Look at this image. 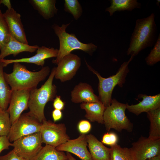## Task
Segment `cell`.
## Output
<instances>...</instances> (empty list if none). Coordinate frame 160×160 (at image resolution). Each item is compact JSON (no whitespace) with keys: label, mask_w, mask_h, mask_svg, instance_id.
Returning <instances> with one entry per match:
<instances>
[{"label":"cell","mask_w":160,"mask_h":160,"mask_svg":"<svg viewBox=\"0 0 160 160\" xmlns=\"http://www.w3.org/2000/svg\"><path fill=\"white\" fill-rule=\"evenodd\" d=\"M110 148V160H134L129 148L122 147L117 144Z\"/></svg>","instance_id":"obj_26"},{"label":"cell","mask_w":160,"mask_h":160,"mask_svg":"<svg viewBox=\"0 0 160 160\" xmlns=\"http://www.w3.org/2000/svg\"><path fill=\"white\" fill-rule=\"evenodd\" d=\"M87 145L86 135L81 134L77 138L69 139L55 148L58 151L72 153L81 160H93L87 148Z\"/></svg>","instance_id":"obj_13"},{"label":"cell","mask_w":160,"mask_h":160,"mask_svg":"<svg viewBox=\"0 0 160 160\" xmlns=\"http://www.w3.org/2000/svg\"><path fill=\"white\" fill-rule=\"evenodd\" d=\"M13 63L11 73L4 72L5 79L12 90H31L36 88L39 83L44 80L50 71L48 66L44 67L38 71L33 72L20 63Z\"/></svg>","instance_id":"obj_2"},{"label":"cell","mask_w":160,"mask_h":160,"mask_svg":"<svg viewBox=\"0 0 160 160\" xmlns=\"http://www.w3.org/2000/svg\"><path fill=\"white\" fill-rule=\"evenodd\" d=\"M36 51V54L31 57L15 59H4L0 60V62L2 63L4 67H6L10 64L17 62L33 63L43 67L44 64L45 60L46 59L57 57L58 49L42 46L39 47Z\"/></svg>","instance_id":"obj_14"},{"label":"cell","mask_w":160,"mask_h":160,"mask_svg":"<svg viewBox=\"0 0 160 160\" xmlns=\"http://www.w3.org/2000/svg\"><path fill=\"white\" fill-rule=\"evenodd\" d=\"M147 64L152 66L160 61V35L159 34L156 42L150 53L145 58Z\"/></svg>","instance_id":"obj_29"},{"label":"cell","mask_w":160,"mask_h":160,"mask_svg":"<svg viewBox=\"0 0 160 160\" xmlns=\"http://www.w3.org/2000/svg\"><path fill=\"white\" fill-rule=\"evenodd\" d=\"M1 4L6 6L7 9H10L12 8L10 1L9 0H0V5Z\"/></svg>","instance_id":"obj_37"},{"label":"cell","mask_w":160,"mask_h":160,"mask_svg":"<svg viewBox=\"0 0 160 160\" xmlns=\"http://www.w3.org/2000/svg\"><path fill=\"white\" fill-rule=\"evenodd\" d=\"M70 23L63 24L61 26L54 24L52 26L56 35L58 38L60 47L56 58L52 61V63L57 64L65 55L75 50H80L92 55L97 47L92 43L85 44L79 41L75 34L67 33L66 30Z\"/></svg>","instance_id":"obj_5"},{"label":"cell","mask_w":160,"mask_h":160,"mask_svg":"<svg viewBox=\"0 0 160 160\" xmlns=\"http://www.w3.org/2000/svg\"><path fill=\"white\" fill-rule=\"evenodd\" d=\"M0 160H28L17 155L13 150L7 154L0 156Z\"/></svg>","instance_id":"obj_33"},{"label":"cell","mask_w":160,"mask_h":160,"mask_svg":"<svg viewBox=\"0 0 160 160\" xmlns=\"http://www.w3.org/2000/svg\"><path fill=\"white\" fill-rule=\"evenodd\" d=\"M41 123L29 112L22 114L12 124L7 137L10 142L19 138L40 132Z\"/></svg>","instance_id":"obj_7"},{"label":"cell","mask_w":160,"mask_h":160,"mask_svg":"<svg viewBox=\"0 0 160 160\" xmlns=\"http://www.w3.org/2000/svg\"><path fill=\"white\" fill-rule=\"evenodd\" d=\"M39 47L37 45H30L20 42L10 35L8 42L0 51V60L4 59L5 57L11 55L16 56L23 52H34L36 51Z\"/></svg>","instance_id":"obj_18"},{"label":"cell","mask_w":160,"mask_h":160,"mask_svg":"<svg viewBox=\"0 0 160 160\" xmlns=\"http://www.w3.org/2000/svg\"><path fill=\"white\" fill-rule=\"evenodd\" d=\"M160 2V1L159 0H157V2L156 3V4L157 5V6H159V3Z\"/></svg>","instance_id":"obj_40"},{"label":"cell","mask_w":160,"mask_h":160,"mask_svg":"<svg viewBox=\"0 0 160 160\" xmlns=\"http://www.w3.org/2000/svg\"><path fill=\"white\" fill-rule=\"evenodd\" d=\"M12 143H10L7 136L0 137V153L4 150L9 149L10 146H12Z\"/></svg>","instance_id":"obj_34"},{"label":"cell","mask_w":160,"mask_h":160,"mask_svg":"<svg viewBox=\"0 0 160 160\" xmlns=\"http://www.w3.org/2000/svg\"><path fill=\"white\" fill-rule=\"evenodd\" d=\"M155 18V14L152 13L147 17L136 20L127 51L128 55L134 57L142 50L154 46L157 38Z\"/></svg>","instance_id":"obj_1"},{"label":"cell","mask_w":160,"mask_h":160,"mask_svg":"<svg viewBox=\"0 0 160 160\" xmlns=\"http://www.w3.org/2000/svg\"><path fill=\"white\" fill-rule=\"evenodd\" d=\"M118 137L116 134L113 132H107L103 136L101 142L111 146L117 144Z\"/></svg>","instance_id":"obj_31"},{"label":"cell","mask_w":160,"mask_h":160,"mask_svg":"<svg viewBox=\"0 0 160 160\" xmlns=\"http://www.w3.org/2000/svg\"><path fill=\"white\" fill-rule=\"evenodd\" d=\"M53 107L55 109L61 111L64 109L65 103L60 96H56L53 100Z\"/></svg>","instance_id":"obj_35"},{"label":"cell","mask_w":160,"mask_h":160,"mask_svg":"<svg viewBox=\"0 0 160 160\" xmlns=\"http://www.w3.org/2000/svg\"><path fill=\"white\" fill-rule=\"evenodd\" d=\"M89 153L93 160H110V148L105 147L92 134L86 135Z\"/></svg>","instance_id":"obj_19"},{"label":"cell","mask_w":160,"mask_h":160,"mask_svg":"<svg viewBox=\"0 0 160 160\" xmlns=\"http://www.w3.org/2000/svg\"><path fill=\"white\" fill-rule=\"evenodd\" d=\"M11 125L9 114L7 110L0 111V137L7 136Z\"/></svg>","instance_id":"obj_30"},{"label":"cell","mask_w":160,"mask_h":160,"mask_svg":"<svg viewBox=\"0 0 160 160\" xmlns=\"http://www.w3.org/2000/svg\"><path fill=\"white\" fill-rule=\"evenodd\" d=\"M42 142L46 145L56 148L70 139L66 133L64 124H55L44 120L41 123L40 131Z\"/></svg>","instance_id":"obj_8"},{"label":"cell","mask_w":160,"mask_h":160,"mask_svg":"<svg viewBox=\"0 0 160 160\" xmlns=\"http://www.w3.org/2000/svg\"><path fill=\"white\" fill-rule=\"evenodd\" d=\"M131 56L127 61L124 62L120 66L115 75L105 78L88 64L85 60L88 69L95 74L97 77L99 83L98 87L99 100L105 108L110 105L112 100V95L113 90L117 85L120 87H123L125 83L126 78L129 71L128 65L133 58Z\"/></svg>","instance_id":"obj_4"},{"label":"cell","mask_w":160,"mask_h":160,"mask_svg":"<svg viewBox=\"0 0 160 160\" xmlns=\"http://www.w3.org/2000/svg\"><path fill=\"white\" fill-rule=\"evenodd\" d=\"M31 160H68L66 154L55 148L45 145Z\"/></svg>","instance_id":"obj_22"},{"label":"cell","mask_w":160,"mask_h":160,"mask_svg":"<svg viewBox=\"0 0 160 160\" xmlns=\"http://www.w3.org/2000/svg\"><path fill=\"white\" fill-rule=\"evenodd\" d=\"M64 7L65 12L72 15L74 19L78 20L82 13V7L77 0H65Z\"/></svg>","instance_id":"obj_27"},{"label":"cell","mask_w":160,"mask_h":160,"mask_svg":"<svg viewBox=\"0 0 160 160\" xmlns=\"http://www.w3.org/2000/svg\"><path fill=\"white\" fill-rule=\"evenodd\" d=\"M146 113L150 123L148 137L153 140L160 139V108Z\"/></svg>","instance_id":"obj_25"},{"label":"cell","mask_w":160,"mask_h":160,"mask_svg":"<svg viewBox=\"0 0 160 160\" xmlns=\"http://www.w3.org/2000/svg\"><path fill=\"white\" fill-rule=\"evenodd\" d=\"M55 72V67H54L48 79L40 88L30 90L29 112L41 123L46 120L44 114L46 105L48 102L53 101L57 96V87L53 83Z\"/></svg>","instance_id":"obj_3"},{"label":"cell","mask_w":160,"mask_h":160,"mask_svg":"<svg viewBox=\"0 0 160 160\" xmlns=\"http://www.w3.org/2000/svg\"><path fill=\"white\" fill-rule=\"evenodd\" d=\"M55 78L61 82L71 80L76 74L81 65L80 58L70 53L64 57L57 64Z\"/></svg>","instance_id":"obj_11"},{"label":"cell","mask_w":160,"mask_h":160,"mask_svg":"<svg viewBox=\"0 0 160 160\" xmlns=\"http://www.w3.org/2000/svg\"><path fill=\"white\" fill-rule=\"evenodd\" d=\"M52 116L54 122L60 120L62 117V113L61 111L54 109L52 112Z\"/></svg>","instance_id":"obj_36"},{"label":"cell","mask_w":160,"mask_h":160,"mask_svg":"<svg viewBox=\"0 0 160 160\" xmlns=\"http://www.w3.org/2000/svg\"><path fill=\"white\" fill-rule=\"evenodd\" d=\"M66 154L68 160H76L74 157L73 156L71 153L66 152Z\"/></svg>","instance_id":"obj_38"},{"label":"cell","mask_w":160,"mask_h":160,"mask_svg":"<svg viewBox=\"0 0 160 160\" xmlns=\"http://www.w3.org/2000/svg\"><path fill=\"white\" fill-rule=\"evenodd\" d=\"M4 67L2 63L0 62V107L1 111L7 110L12 92L4 77Z\"/></svg>","instance_id":"obj_24"},{"label":"cell","mask_w":160,"mask_h":160,"mask_svg":"<svg viewBox=\"0 0 160 160\" xmlns=\"http://www.w3.org/2000/svg\"><path fill=\"white\" fill-rule=\"evenodd\" d=\"M147 160H160V155L155 156Z\"/></svg>","instance_id":"obj_39"},{"label":"cell","mask_w":160,"mask_h":160,"mask_svg":"<svg viewBox=\"0 0 160 160\" xmlns=\"http://www.w3.org/2000/svg\"><path fill=\"white\" fill-rule=\"evenodd\" d=\"M40 132L22 137L13 141V151L18 156L31 160L42 148Z\"/></svg>","instance_id":"obj_9"},{"label":"cell","mask_w":160,"mask_h":160,"mask_svg":"<svg viewBox=\"0 0 160 160\" xmlns=\"http://www.w3.org/2000/svg\"><path fill=\"white\" fill-rule=\"evenodd\" d=\"M78 129L81 134H85L90 132L91 129V125L90 122L86 120H82L79 122Z\"/></svg>","instance_id":"obj_32"},{"label":"cell","mask_w":160,"mask_h":160,"mask_svg":"<svg viewBox=\"0 0 160 160\" xmlns=\"http://www.w3.org/2000/svg\"><path fill=\"white\" fill-rule=\"evenodd\" d=\"M129 148L134 160H147L160 155V138L152 140L143 136Z\"/></svg>","instance_id":"obj_10"},{"label":"cell","mask_w":160,"mask_h":160,"mask_svg":"<svg viewBox=\"0 0 160 160\" xmlns=\"http://www.w3.org/2000/svg\"><path fill=\"white\" fill-rule=\"evenodd\" d=\"M110 6L106 8L105 12L112 16L116 11H132L135 8L140 9L141 3L137 0H111Z\"/></svg>","instance_id":"obj_23"},{"label":"cell","mask_w":160,"mask_h":160,"mask_svg":"<svg viewBox=\"0 0 160 160\" xmlns=\"http://www.w3.org/2000/svg\"><path fill=\"white\" fill-rule=\"evenodd\" d=\"M80 107L85 111V117L90 121L103 124V116L105 107L100 101L83 103L80 105Z\"/></svg>","instance_id":"obj_20"},{"label":"cell","mask_w":160,"mask_h":160,"mask_svg":"<svg viewBox=\"0 0 160 160\" xmlns=\"http://www.w3.org/2000/svg\"><path fill=\"white\" fill-rule=\"evenodd\" d=\"M71 101L75 103L99 101L91 85L85 82H81L76 85L71 91Z\"/></svg>","instance_id":"obj_17"},{"label":"cell","mask_w":160,"mask_h":160,"mask_svg":"<svg viewBox=\"0 0 160 160\" xmlns=\"http://www.w3.org/2000/svg\"><path fill=\"white\" fill-rule=\"evenodd\" d=\"M126 104L112 99L110 105L105 108L103 116V124L107 131L111 129L118 132L123 129L130 132L132 131L133 124L126 115Z\"/></svg>","instance_id":"obj_6"},{"label":"cell","mask_w":160,"mask_h":160,"mask_svg":"<svg viewBox=\"0 0 160 160\" xmlns=\"http://www.w3.org/2000/svg\"><path fill=\"white\" fill-rule=\"evenodd\" d=\"M29 3L33 8L44 19L52 18L57 12L55 0H30Z\"/></svg>","instance_id":"obj_21"},{"label":"cell","mask_w":160,"mask_h":160,"mask_svg":"<svg viewBox=\"0 0 160 160\" xmlns=\"http://www.w3.org/2000/svg\"><path fill=\"white\" fill-rule=\"evenodd\" d=\"M10 36L9 29L1 11L0 10V50L8 42Z\"/></svg>","instance_id":"obj_28"},{"label":"cell","mask_w":160,"mask_h":160,"mask_svg":"<svg viewBox=\"0 0 160 160\" xmlns=\"http://www.w3.org/2000/svg\"><path fill=\"white\" fill-rule=\"evenodd\" d=\"M138 97L143 99L138 103L130 105L126 104L127 109L136 116L160 108V93L152 96L140 94Z\"/></svg>","instance_id":"obj_16"},{"label":"cell","mask_w":160,"mask_h":160,"mask_svg":"<svg viewBox=\"0 0 160 160\" xmlns=\"http://www.w3.org/2000/svg\"><path fill=\"white\" fill-rule=\"evenodd\" d=\"M1 108H0V111H1Z\"/></svg>","instance_id":"obj_41"},{"label":"cell","mask_w":160,"mask_h":160,"mask_svg":"<svg viewBox=\"0 0 160 160\" xmlns=\"http://www.w3.org/2000/svg\"><path fill=\"white\" fill-rule=\"evenodd\" d=\"M3 15L7 24L10 35L18 41L28 44L20 14L12 8L7 9Z\"/></svg>","instance_id":"obj_15"},{"label":"cell","mask_w":160,"mask_h":160,"mask_svg":"<svg viewBox=\"0 0 160 160\" xmlns=\"http://www.w3.org/2000/svg\"><path fill=\"white\" fill-rule=\"evenodd\" d=\"M30 90H12L9 106V112L12 124L28 108Z\"/></svg>","instance_id":"obj_12"}]
</instances>
